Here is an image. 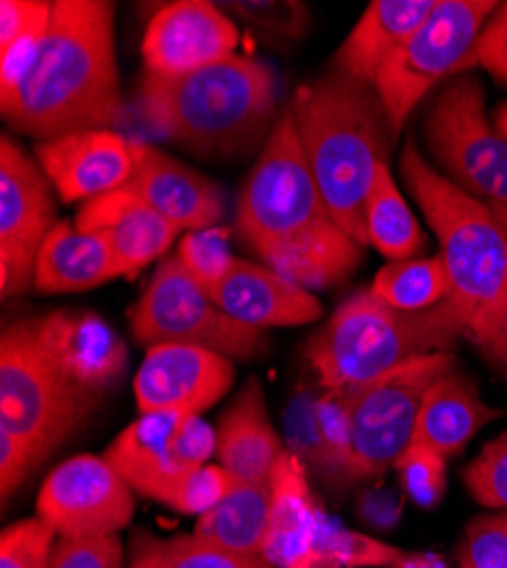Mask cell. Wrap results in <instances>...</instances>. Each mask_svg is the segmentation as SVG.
<instances>
[{
  "label": "cell",
  "mask_w": 507,
  "mask_h": 568,
  "mask_svg": "<svg viewBox=\"0 0 507 568\" xmlns=\"http://www.w3.org/2000/svg\"><path fill=\"white\" fill-rule=\"evenodd\" d=\"M237 230L268 268L310 292L335 287L362 260L310 171L290 108L242 186Z\"/></svg>",
  "instance_id": "obj_1"
},
{
  "label": "cell",
  "mask_w": 507,
  "mask_h": 568,
  "mask_svg": "<svg viewBox=\"0 0 507 568\" xmlns=\"http://www.w3.org/2000/svg\"><path fill=\"white\" fill-rule=\"evenodd\" d=\"M0 110L12 130L39 141L110 128L121 110L114 3L55 0L34 71Z\"/></svg>",
  "instance_id": "obj_2"
},
{
  "label": "cell",
  "mask_w": 507,
  "mask_h": 568,
  "mask_svg": "<svg viewBox=\"0 0 507 568\" xmlns=\"http://www.w3.org/2000/svg\"><path fill=\"white\" fill-rule=\"evenodd\" d=\"M301 149L337 225L366 246V199L392 153V130L374 87L333 73L294 91Z\"/></svg>",
  "instance_id": "obj_3"
},
{
  "label": "cell",
  "mask_w": 507,
  "mask_h": 568,
  "mask_svg": "<svg viewBox=\"0 0 507 568\" xmlns=\"http://www.w3.org/2000/svg\"><path fill=\"white\" fill-rule=\"evenodd\" d=\"M278 82L268 64L230 55L187 75H142L140 105L166 139L203 155L237 153L260 139L275 114Z\"/></svg>",
  "instance_id": "obj_4"
},
{
  "label": "cell",
  "mask_w": 507,
  "mask_h": 568,
  "mask_svg": "<svg viewBox=\"0 0 507 568\" xmlns=\"http://www.w3.org/2000/svg\"><path fill=\"white\" fill-rule=\"evenodd\" d=\"M471 310L448 296L422 312H405L364 290L342 303L314 333L305 357L326 392H344L428 353H450L469 333Z\"/></svg>",
  "instance_id": "obj_5"
},
{
  "label": "cell",
  "mask_w": 507,
  "mask_h": 568,
  "mask_svg": "<svg viewBox=\"0 0 507 568\" xmlns=\"http://www.w3.org/2000/svg\"><path fill=\"white\" fill-rule=\"evenodd\" d=\"M400 175L439 242L457 298L476 316L507 296V232L491 205L450 182L407 136Z\"/></svg>",
  "instance_id": "obj_6"
},
{
  "label": "cell",
  "mask_w": 507,
  "mask_h": 568,
  "mask_svg": "<svg viewBox=\"0 0 507 568\" xmlns=\"http://www.w3.org/2000/svg\"><path fill=\"white\" fill-rule=\"evenodd\" d=\"M496 8L491 0H437L424 23L387 60L374 89L394 139L433 87L465 71L467 58Z\"/></svg>",
  "instance_id": "obj_7"
},
{
  "label": "cell",
  "mask_w": 507,
  "mask_h": 568,
  "mask_svg": "<svg viewBox=\"0 0 507 568\" xmlns=\"http://www.w3.org/2000/svg\"><path fill=\"white\" fill-rule=\"evenodd\" d=\"M424 139L450 182L507 210V139L487 121L476 75L457 73L437 91L424 116Z\"/></svg>",
  "instance_id": "obj_8"
},
{
  "label": "cell",
  "mask_w": 507,
  "mask_h": 568,
  "mask_svg": "<svg viewBox=\"0 0 507 568\" xmlns=\"http://www.w3.org/2000/svg\"><path fill=\"white\" fill-rule=\"evenodd\" d=\"M89 414L43 359L30 316L3 329L0 339V430H8L39 466L73 437Z\"/></svg>",
  "instance_id": "obj_9"
},
{
  "label": "cell",
  "mask_w": 507,
  "mask_h": 568,
  "mask_svg": "<svg viewBox=\"0 0 507 568\" xmlns=\"http://www.w3.org/2000/svg\"><path fill=\"white\" fill-rule=\"evenodd\" d=\"M132 335L140 344L199 346L230 359H251L266 351L262 329L223 312L180 260L166 257L146 292L130 310Z\"/></svg>",
  "instance_id": "obj_10"
},
{
  "label": "cell",
  "mask_w": 507,
  "mask_h": 568,
  "mask_svg": "<svg viewBox=\"0 0 507 568\" xmlns=\"http://www.w3.org/2000/svg\"><path fill=\"white\" fill-rule=\"evenodd\" d=\"M453 368L450 353H428L348 389L357 480L383 476L412 446L426 392Z\"/></svg>",
  "instance_id": "obj_11"
},
{
  "label": "cell",
  "mask_w": 507,
  "mask_h": 568,
  "mask_svg": "<svg viewBox=\"0 0 507 568\" xmlns=\"http://www.w3.org/2000/svg\"><path fill=\"white\" fill-rule=\"evenodd\" d=\"M216 453V433L194 414H142L112 442L105 459L144 498L171 505L180 485Z\"/></svg>",
  "instance_id": "obj_12"
},
{
  "label": "cell",
  "mask_w": 507,
  "mask_h": 568,
  "mask_svg": "<svg viewBox=\"0 0 507 568\" xmlns=\"http://www.w3.org/2000/svg\"><path fill=\"white\" fill-rule=\"evenodd\" d=\"M51 180L14 136L0 139V287L3 298L26 294L55 223Z\"/></svg>",
  "instance_id": "obj_13"
},
{
  "label": "cell",
  "mask_w": 507,
  "mask_h": 568,
  "mask_svg": "<svg viewBox=\"0 0 507 568\" xmlns=\"http://www.w3.org/2000/svg\"><path fill=\"white\" fill-rule=\"evenodd\" d=\"M32 337L58 381L91 414L119 387L128 371V346L116 329L84 310L30 316Z\"/></svg>",
  "instance_id": "obj_14"
},
{
  "label": "cell",
  "mask_w": 507,
  "mask_h": 568,
  "mask_svg": "<svg viewBox=\"0 0 507 568\" xmlns=\"http://www.w3.org/2000/svg\"><path fill=\"white\" fill-rule=\"evenodd\" d=\"M132 494L105 457L78 455L55 466L45 478L37 498V516L60 537L116 535L134 516Z\"/></svg>",
  "instance_id": "obj_15"
},
{
  "label": "cell",
  "mask_w": 507,
  "mask_h": 568,
  "mask_svg": "<svg viewBox=\"0 0 507 568\" xmlns=\"http://www.w3.org/2000/svg\"><path fill=\"white\" fill-rule=\"evenodd\" d=\"M235 383L230 357L199 346H151L134 377V398L142 414L175 412L201 416Z\"/></svg>",
  "instance_id": "obj_16"
},
{
  "label": "cell",
  "mask_w": 507,
  "mask_h": 568,
  "mask_svg": "<svg viewBox=\"0 0 507 568\" xmlns=\"http://www.w3.org/2000/svg\"><path fill=\"white\" fill-rule=\"evenodd\" d=\"M240 30L216 3L178 0L153 14L142 41L146 73L175 78L235 55Z\"/></svg>",
  "instance_id": "obj_17"
},
{
  "label": "cell",
  "mask_w": 507,
  "mask_h": 568,
  "mask_svg": "<svg viewBox=\"0 0 507 568\" xmlns=\"http://www.w3.org/2000/svg\"><path fill=\"white\" fill-rule=\"evenodd\" d=\"M34 158L67 205L112 194L134 175L132 141L110 128L39 141Z\"/></svg>",
  "instance_id": "obj_18"
},
{
  "label": "cell",
  "mask_w": 507,
  "mask_h": 568,
  "mask_svg": "<svg viewBox=\"0 0 507 568\" xmlns=\"http://www.w3.org/2000/svg\"><path fill=\"white\" fill-rule=\"evenodd\" d=\"M132 153L134 175L128 186L134 194L180 232L219 227L225 216V196L216 182L146 141H132Z\"/></svg>",
  "instance_id": "obj_19"
},
{
  "label": "cell",
  "mask_w": 507,
  "mask_h": 568,
  "mask_svg": "<svg viewBox=\"0 0 507 568\" xmlns=\"http://www.w3.org/2000/svg\"><path fill=\"white\" fill-rule=\"evenodd\" d=\"M75 227L97 234L125 277H134L151 262L160 260L180 232L130 186L82 203Z\"/></svg>",
  "instance_id": "obj_20"
},
{
  "label": "cell",
  "mask_w": 507,
  "mask_h": 568,
  "mask_svg": "<svg viewBox=\"0 0 507 568\" xmlns=\"http://www.w3.org/2000/svg\"><path fill=\"white\" fill-rule=\"evenodd\" d=\"M207 294L223 312L262 333L266 327L314 323L324 314L310 290L246 260H235L230 273Z\"/></svg>",
  "instance_id": "obj_21"
},
{
  "label": "cell",
  "mask_w": 507,
  "mask_h": 568,
  "mask_svg": "<svg viewBox=\"0 0 507 568\" xmlns=\"http://www.w3.org/2000/svg\"><path fill=\"white\" fill-rule=\"evenodd\" d=\"M268 485L271 511L262 557L278 568H321L316 555L321 507L310 491L305 464L285 448Z\"/></svg>",
  "instance_id": "obj_22"
},
{
  "label": "cell",
  "mask_w": 507,
  "mask_h": 568,
  "mask_svg": "<svg viewBox=\"0 0 507 568\" xmlns=\"http://www.w3.org/2000/svg\"><path fill=\"white\" fill-rule=\"evenodd\" d=\"M285 453L273 430L262 385L251 377L219 418L216 462L240 485H264Z\"/></svg>",
  "instance_id": "obj_23"
},
{
  "label": "cell",
  "mask_w": 507,
  "mask_h": 568,
  "mask_svg": "<svg viewBox=\"0 0 507 568\" xmlns=\"http://www.w3.org/2000/svg\"><path fill=\"white\" fill-rule=\"evenodd\" d=\"M435 6L437 0H374L335 53V73L374 87L387 60Z\"/></svg>",
  "instance_id": "obj_24"
},
{
  "label": "cell",
  "mask_w": 507,
  "mask_h": 568,
  "mask_svg": "<svg viewBox=\"0 0 507 568\" xmlns=\"http://www.w3.org/2000/svg\"><path fill=\"white\" fill-rule=\"evenodd\" d=\"M500 416L505 412L487 405L469 377L453 368L426 392L412 444H424L450 457Z\"/></svg>",
  "instance_id": "obj_25"
},
{
  "label": "cell",
  "mask_w": 507,
  "mask_h": 568,
  "mask_svg": "<svg viewBox=\"0 0 507 568\" xmlns=\"http://www.w3.org/2000/svg\"><path fill=\"white\" fill-rule=\"evenodd\" d=\"M121 277L110 248L97 234L58 221L45 236L34 266V290L41 294H78Z\"/></svg>",
  "instance_id": "obj_26"
},
{
  "label": "cell",
  "mask_w": 507,
  "mask_h": 568,
  "mask_svg": "<svg viewBox=\"0 0 507 568\" xmlns=\"http://www.w3.org/2000/svg\"><path fill=\"white\" fill-rule=\"evenodd\" d=\"M271 511V485H237L216 507L199 516L194 537L223 550L262 557Z\"/></svg>",
  "instance_id": "obj_27"
},
{
  "label": "cell",
  "mask_w": 507,
  "mask_h": 568,
  "mask_svg": "<svg viewBox=\"0 0 507 568\" xmlns=\"http://www.w3.org/2000/svg\"><path fill=\"white\" fill-rule=\"evenodd\" d=\"M366 242L389 262L412 260L424 251L426 236L398 192L389 164L378 166L366 199Z\"/></svg>",
  "instance_id": "obj_28"
},
{
  "label": "cell",
  "mask_w": 507,
  "mask_h": 568,
  "mask_svg": "<svg viewBox=\"0 0 507 568\" xmlns=\"http://www.w3.org/2000/svg\"><path fill=\"white\" fill-rule=\"evenodd\" d=\"M372 292L387 305L422 312L453 296V282L439 255L387 262L374 277Z\"/></svg>",
  "instance_id": "obj_29"
},
{
  "label": "cell",
  "mask_w": 507,
  "mask_h": 568,
  "mask_svg": "<svg viewBox=\"0 0 507 568\" xmlns=\"http://www.w3.org/2000/svg\"><path fill=\"white\" fill-rule=\"evenodd\" d=\"M130 568H271V564L264 557L223 550L194 535L162 539L140 532L130 546Z\"/></svg>",
  "instance_id": "obj_30"
},
{
  "label": "cell",
  "mask_w": 507,
  "mask_h": 568,
  "mask_svg": "<svg viewBox=\"0 0 507 568\" xmlns=\"http://www.w3.org/2000/svg\"><path fill=\"white\" fill-rule=\"evenodd\" d=\"M316 433L321 444V478L337 485L357 483L351 435V392L316 396Z\"/></svg>",
  "instance_id": "obj_31"
},
{
  "label": "cell",
  "mask_w": 507,
  "mask_h": 568,
  "mask_svg": "<svg viewBox=\"0 0 507 568\" xmlns=\"http://www.w3.org/2000/svg\"><path fill=\"white\" fill-rule=\"evenodd\" d=\"M405 550L344 528L324 509L318 514L316 555L321 568H396Z\"/></svg>",
  "instance_id": "obj_32"
},
{
  "label": "cell",
  "mask_w": 507,
  "mask_h": 568,
  "mask_svg": "<svg viewBox=\"0 0 507 568\" xmlns=\"http://www.w3.org/2000/svg\"><path fill=\"white\" fill-rule=\"evenodd\" d=\"M216 6L271 39H303L310 26L307 8L296 0H230Z\"/></svg>",
  "instance_id": "obj_33"
},
{
  "label": "cell",
  "mask_w": 507,
  "mask_h": 568,
  "mask_svg": "<svg viewBox=\"0 0 507 568\" xmlns=\"http://www.w3.org/2000/svg\"><path fill=\"white\" fill-rule=\"evenodd\" d=\"M175 257L205 292L214 290L237 260L227 248V232L221 227L184 234Z\"/></svg>",
  "instance_id": "obj_34"
},
{
  "label": "cell",
  "mask_w": 507,
  "mask_h": 568,
  "mask_svg": "<svg viewBox=\"0 0 507 568\" xmlns=\"http://www.w3.org/2000/svg\"><path fill=\"white\" fill-rule=\"evenodd\" d=\"M58 537L41 516L17 520L0 535V568H51Z\"/></svg>",
  "instance_id": "obj_35"
},
{
  "label": "cell",
  "mask_w": 507,
  "mask_h": 568,
  "mask_svg": "<svg viewBox=\"0 0 507 568\" xmlns=\"http://www.w3.org/2000/svg\"><path fill=\"white\" fill-rule=\"evenodd\" d=\"M407 498L422 507H435L446 491V457L437 450L412 444L394 464Z\"/></svg>",
  "instance_id": "obj_36"
},
{
  "label": "cell",
  "mask_w": 507,
  "mask_h": 568,
  "mask_svg": "<svg viewBox=\"0 0 507 568\" xmlns=\"http://www.w3.org/2000/svg\"><path fill=\"white\" fill-rule=\"evenodd\" d=\"M53 3L45 8L17 39L0 45V99L12 97L34 71L51 28Z\"/></svg>",
  "instance_id": "obj_37"
},
{
  "label": "cell",
  "mask_w": 507,
  "mask_h": 568,
  "mask_svg": "<svg viewBox=\"0 0 507 568\" xmlns=\"http://www.w3.org/2000/svg\"><path fill=\"white\" fill-rule=\"evenodd\" d=\"M471 498L489 509H507V433L491 439L465 470Z\"/></svg>",
  "instance_id": "obj_38"
},
{
  "label": "cell",
  "mask_w": 507,
  "mask_h": 568,
  "mask_svg": "<svg viewBox=\"0 0 507 568\" xmlns=\"http://www.w3.org/2000/svg\"><path fill=\"white\" fill-rule=\"evenodd\" d=\"M457 559L459 568H507V511L471 520Z\"/></svg>",
  "instance_id": "obj_39"
},
{
  "label": "cell",
  "mask_w": 507,
  "mask_h": 568,
  "mask_svg": "<svg viewBox=\"0 0 507 568\" xmlns=\"http://www.w3.org/2000/svg\"><path fill=\"white\" fill-rule=\"evenodd\" d=\"M240 483L221 464H205L180 485L171 500V509L190 516H203L216 507Z\"/></svg>",
  "instance_id": "obj_40"
},
{
  "label": "cell",
  "mask_w": 507,
  "mask_h": 568,
  "mask_svg": "<svg viewBox=\"0 0 507 568\" xmlns=\"http://www.w3.org/2000/svg\"><path fill=\"white\" fill-rule=\"evenodd\" d=\"M51 568H123V546L116 535L58 537Z\"/></svg>",
  "instance_id": "obj_41"
},
{
  "label": "cell",
  "mask_w": 507,
  "mask_h": 568,
  "mask_svg": "<svg viewBox=\"0 0 507 568\" xmlns=\"http://www.w3.org/2000/svg\"><path fill=\"white\" fill-rule=\"evenodd\" d=\"M316 396L314 392L305 389L298 392L287 412H285V425H287V450H292L305 468L314 470L321 476V444L316 433Z\"/></svg>",
  "instance_id": "obj_42"
},
{
  "label": "cell",
  "mask_w": 507,
  "mask_h": 568,
  "mask_svg": "<svg viewBox=\"0 0 507 568\" xmlns=\"http://www.w3.org/2000/svg\"><path fill=\"white\" fill-rule=\"evenodd\" d=\"M469 67L485 69L491 78L507 87V3L498 6L483 28L474 51L467 58L465 71Z\"/></svg>",
  "instance_id": "obj_43"
},
{
  "label": "cell",
  "mask_w": 507,
  "mask_h": 568,
  "mask_svg": "<svg viewBox=\"0 0 507 568\" xmlns=\"http://www.w3.org/2000/svg\"><path fill=\"white\" fill-rule=\"evenodd\" d=\"M471 342L478 346L480 355L503 375H507V296L478 312L471 318L469 333Z\"/></svg>",
  "instance_id": "obj_44"
},
{
  "label": "cell",
  "mask_w": 507,
  "mask_h": 568,
  "mask_svg": "<svg viewBox=\"0 0 507 568\" xmlns=\"http://www.w3.org/2000/svg\"><path fill=\"white\" fill-rule=\"evenodd\" d=\"M32 468L37 466L26 446L8 430H0V494H3V503L19 491Z\"/></svg>",
  "instance_id": "obj_45"
},
{
  "label": "cell",
  "mask_w": 507,
  "mask_h": 568,
  "mask_svg": "<svg viewBox=\"0 0 507 568\" xmlns=\"http://www.w3.org/2000/svg\"><path fill=\"white\" fill-rule=\"evenodd\" d=\"M357 511L364 524L376 530H392L403 514V500L387 489H374L357 500Z\"/></svg>",
  "instance_id": "obj_46"
},
{
  "label": "cell",
  "mask_w": 507,
  "mask_h": 568,
  "mask_svg": "<svg viewBox=\"0 0 507 568\" xmlns=\"http://www.w3.org/2000/svg\"><path fill=\"white\" fill-rule=\"evenodd\" d=\"M396 568H448L437 552H403Z\"/></svg>",
  "instance_id": "obj_47"
},
{
  "label": "cell",
  "mask_w": 507,
  "mask_h": 568,
  "mask_svg": "<svg viewBox=\"0 0 507 568\" xmlns=\"http://www.w3.org/2000/svg\"><path fill=\"white\" fill-rule=\"evenodd\" d=\"M496 128L507 139V105H500L496 112Z\"/></svg>",
  "instance_id": "obj_48"
},
{
  "label": "cell",
  "mask_w": 507,
  "mask_h": 568,
  "mask_svg": "<svg viewBox=\"0 0 507 568\" xmlns=\"http://www.w3.org/2000/svg\"><path fill=\"white\" fill-rule=\"evenodd\" d=\"M491 210H494V214L498 216V221L503 223V227L507 232V210H503V207H491Z\"/></svg>",
  "instance_id": "obj_49"
}]
</instances>
